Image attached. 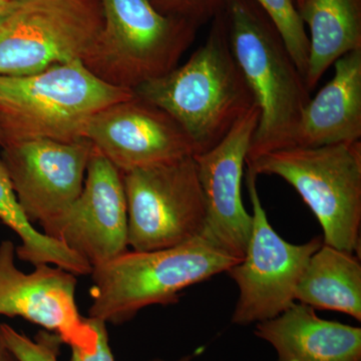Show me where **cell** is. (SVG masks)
<instances>
[{
  "mask_svg": "<svg viewBox=\"0 0 361 361\" xmlns=\"http://www.w3.org/2000/svg\"><path fill=\"white\" fill-rule=\"evenodd\" d=\"M134 92L172 116L191 137L197 155L215 147L256 106L233 56L223 9L206 42L184 65Z\"/></svg>",
  "mask_w": 361,
  "mask_h": 361,
  "instance_id": "1",
  "label": "cell"
},
{
  "mask_svg": "<svg viewBox=\"0 0 361 361\" xmlns=\"http://www.w3.org/2000/svg\"><path fill=\"white\" fill-rule=\"evenodd\" d=\"M223 11L233 56L260 111L247 163L293 146L310 92L281 35L254 0H225Z\"/></svg>",
  "mask_w": 361,
  "mask_h": 361,
  "instance_id": "2",
  "label": "cell"
},
{
  "mask_svg": "<svg viewBox=\"0 0 361 361\" xmlns=\"http://www.w3.org/2000/svg\"><path fill=\"white\" fill-rule=\"evenodd\" d=\"M134 96L97 78L80 59L35 75L0 77L1 148L32 140L80 141L92 116Z\"/></svg>",
  "mask_w": 361,
  "mask_h": 361,
  "instance_id": "3",
  "label": "cell"
},
{
  "mask_svg": "<svg viewBox=\"0 0 361 361\" xmlns=\"http://www.w3.org/2000/svg\"><path fill=\"white\" fill-rule=\"evenodd\" d=\"M240 261L202 234L161 250L129 249L90 273L89 317L113 324L129 322L149 306L178 302L188 287L228 272Z\"/></svg>",
  "mask_w": 361,
  "mask_h": 361,
  "instance_id": "4",
  "label": "cell"
},
{
  "mask_svg": "<svg viewBox=\"0 0 361 361\" xmlns=\"http://www.w3.org/2000/svg\"><path fill=\"white\" fill-rule=\"evenodd\" d=\"M104 26L82 59L94 75L134 90L177 68L199 26L160 13L149 0H101Z\"/></svg>",
  "mask_w": 361,
  "mask_h": 361,
  "instance_id": "5",
  "label": "cell"
},
{
  "mask_svg": "<svg viewBox=\"0 0 361 361\" xmlns=\"http://www.w3.org/2000/svg\"><path fill=\"white\" fill-rule=\"evenodd\" d=\"M296 190L322 225L323 243L360 256L361 142L277 149L247 161Z\"/></svg>",
  "mask_w": 361,
  "mask_h": 361,
  "instance_id": "6",
  "label": "cell"
},
{
  "mask_svg": "<svg viewBox=\"0 0 361 361\" xmlns=\"http://www.w3.org/2000/svg\"><path fill=\"white\" fill-rule=\"evenodd\" d=\"M101 0H18L0 16V77L80 59L103 30Z\"/></svg>",
  "mask_w": 361,
  "mask_h": 361,
  "instance_id": "7",
  "label": "cell"
},
{
  "mask_svg": "<svg viewBox=\"0 0 361 361\" xmlns=\"http://www.w3.org/2000/svg\"><path fill=\"white\" fill-rule=\"evenodd\" d=\"M128 206V243L154 251L201 235L206 211L194 157L122 173Z\"/></svg>",
  "mask_w": 361,
  "mask_h": 361,
  "instance_id": "8",
  "label": "cell"
},
{
  "mask_svg": "<svg viewBox=\"0 0 361 361\" xmlns=\"http://www.w3.org/2000/svg\"><path fill=\"white\" fill-rule=\"evenodd\" d=\"M257 175L247 169L253 227L245 255L228 271L239 288L232 323L249 325L272 319L295 303V290L311 256L322 246L320 236L289 243L273 229L256 187Z\"/></svg>",
  "mask_w": 361,
  "mask_h": 361,
  "instance_id": "9",
  "label": "cell"
},
{
  "mask_svg": "<svg viewBox=\"0 0 361 361\" xmlns=\"http://www.w3.org/2000/svg\"><path fill=\"white\" fill-rule=\"evenodd\" d=\"M92 149L85 139L32 140L0 149V160L26 218L32 224L39 223L51 238L82 193Z\"/></svg>",
  "mask_w": 361,
  "mask_h": 361,
  "instance_id": "10",
  "label": "cell"
},
{
  "mask_svg": "<svg viewBox=\"0 0 361 361\" xmlns=\"http://www.w3.org/2000/svg\"><path fill=\"white\" fill-rule=\"evenodd\" d=\"M75 275L51 264L25 273L16 265V247L0 243V315L23 317L56 334L63 343L85 353L97 350L99 334L75 301Z\"/></svg>",
  "mask_w": 361,
  "mask_h": 361,
  "instance_id": "11",
  "label": "cell"
},
{
  "mask_svg": "<svg viewBox=\"0 0 361 361\" xmlns=\"http://www.w3.org/2000/svg\"><path fill=\"white\" fill-rule=\"evenodd\" d=\"M259 116L256 104L215 147L194 156L206 211L202 235L241 260L253 227V218L242 203L241 183Z\"/></svg>",
  "mask_w": 361,
  "mask_h": 361,
  "instance_id": "12",
  "label": "cell"
},
{
  "mask_svg": "<svg viewBox=\"0 0 361 361\" xmlns=\"http://www.w3.org/2000/svg\"><path fill=\"white\" fill-rule=\"evenodd\" d=\"M84 139L122 173L197 155L172 116L135 94L92 116Z\"/></svg>",
  "mask_w": 361,
  "mask_h": 361,
  "instance_id": "13",
  "label": "cell"
},
{
  "mask_svg": "<svg viewBox=\"0 0 361 361\" xmlns=\"http://www.w3.org/2000/svg\"><path fill=\"white\" fill-rule=\"evenodd\" d=\"M54 239L92 269L129 250L122 172L92 149L82 193L59 223Z\"/></svg>",
  "mask_w": 361,
  "mask_h": 361,
  "instance_id": "14",
  "label": "cell"
},
{
  "mask_svg": "<svg viewBox=\"0 0 361 361\" xmlns=\"http://www.w3.org/2000/svg\"><path fill=\"white\" fill-rule=\"evenodd\" d=\"M334 66V78L304 106L292 147L360 141L361 49L344 54Z\"/></svg>",
  "mask_w": 361,
  "mask_h": 361,
  "instance_id": "15",
  "label": "cell"
},
{
  "mask_svg": "<svg viewBox=\"0 0 361 361\" xmlns=\"http://www.w3.org/2000/svg\"><path fill=\"white\" fill-rule=\"evenodd\" d=\"M254 334L274 348L276 361H361L360 327L323 319L306 304L257 323Z\"/></svg>",
  "mask_w": 361,
  "mask_h": 361,
  "instance_id": "16",
  "label": "cell"
},
{
  "mask_svg": "<svg viewBox=\"0 0 361 361\" xmlns=\"http://www.w3.org/2000/svg\"><path fill=\"white\" fill-rule=\"evenodd\" d=\"M298 11L310 27L305 82L311 92L337 59L361 49V0H307Z\"/></svg>",
  "mask_w": 361,
  "mask_h": 361,
  "instance_id": "17",
  "label": "cell"
},
{
  "mask_svg": "<svg viewBox=\"0 0 361 361\" xmlns=\"http://www.w3.org/2000/svg\"><path fill=\"white\" fill-rule=\"evenodd\" d=\"M334 310L361 322V264L355 254L326 244L311 256L295 290V301Z\"/></svg>",
  "mask_w": 361,
  "mask_h": 361,
  "instance_id": "18",
  "label": "cell"
},
{
  "mask_svg": "<svg viewBox=\"0 0 361 361\" xmlns=\"http://www.w3.org/2000/svg\"><path fill=\"white\" fill-rule=\"evenodd\" d=\"M0 220L11 228L21 244L16 248L18 259L32 265L51 264L77 275L90 274L92 266L59 240L37 231L18 204L13 185L0 160Z\"/></svg>",
  "mask_w": 361,
  "mask_h": 361,
  "instance_id": "19",
  "label": "cell"
},
{
  "mask_svg": "<svg viewBox=\"0 0 361 361\" xmlns=\"http://www.w3.org/2000/svg\"><path fill=\"white\" fill-rule=\"evenodd\" d=\"M281 35L287 51L305 78L310 58V37L293 0H254Z\"/></svg>",
  "mask_w": 361,
  "mask_h": 361,
  "instance_id": "20",
  "label": "cell"
},
{
  "mask_svg": "<svg viewBox=\"0 0 361 361\" xmlns=\"http://www.w3.org/2000/svg\"><path fill=\"white\" fill-rule=\"evenodd\" d=\"M0 341L18 361H59L63 344L52 332L39 331L32 341L7 324H0Z\"/></svg>",
  "mask_w": 361,
  "mask_h": 361,
  "instance_id": "21",
  "label": "cell"
},
{
  "mask_svg": "<svg viewBox=\"0 0 361 361\" xmlns=\"http://www.w3.org/2000/svg\"><path fill=\"white\" fill-rule=\"evenodd\" d=\"M160 13L183 18L199 26L222 11L225 0H149Z\"/></svg>",
  "mask_w": 361,
  "mask_h": 361,
  "instance_id": "22",
  "label": "cell"
},
{
  "mask_svg": "<svg viewBox=\"0 0 361 361\" xmlns=\"http://www.w3.org/2000/svg\"><path fill=\"white\" fill-rule=\"evenodd\" d=\"M90 320L99 334L97 350L92 353H85L78 349L71 348L73 353H71V361H115L113 353H111L110 342H109L106 323L102 320L94 319V318H90Z\"/></svg>",
  "mask_w": 361,
  "mask_h": 361,
  "instance_id": "23",
  "label": "cell"
},
{
  "mask_svg": "<svg viewBox=\"0 0 361 361\" xmlns=\"http://www.w3.org/2000/svg\"><path fill=\"white\" fill-rule=\"evenodd\" d=\"M0 361H18L0 341Z\"/></svg>",
  "mask_w": 361,
  "mask_h": 361,
  "instance_id": "24",
  "label": "cell"
},
{
  "mask_svg": "<svg viewBox=\"0 0 361 361\" xmlns=\"http://www.w3.org/2000/svg\"><path fill=\"white\" fill-rule=\"evenodd\" d=\"M11 4V0H0V16L8 8L9 4Z\"/></svg>",
  "mask_w": 361,
  "mask_h": 361,
  "instance_id": "25",
  "label": "cell"
},
{
  "mask_svg": "<svg viewBox=\"0 0 361 361\" xmlns=\"http://www.w3.org/2000/svg\"><path fill=\"white\" fill-rule=\"evenodd\" d=\"M306 1H307V0H293L294 4H295L296 8L298 9V11L304 6Z\"/></svg>",
  "mask_w": 361,
  "mask_h": 361,
  "instance_id": "26",
  "label": "cell"
},
{
  "mask_svg": "<svg viewBox=\"0 0 361 361\" xmlns=\"http://www.w3.org/2000/svg\"><path fill=\"white\" fill-rule=\"evenodd\" d=\"M192 358H193V355H187V356H184V357H182V358H180V360H177V361H191ZM151 361H164V360H151Z\"/></svg>",
  "mask_w": 361,
  "mask_h": 361,
  "instance_id": "27",
  "label": "cell"
},
{
  "mask_svg": "<svg viewBox=\"0 0 361 361\" xmlns=\"http://www.w3.org/2000/svg\"><path fill=\"white\" fill-rule=\"evenodd\" d=\"M0 148H1V137H0Z\"/></svg>",
  "mask_w": 361,
  "mask_h": 361,
  "instance_id": "28",
  "label": "cell"
},
{
  "mask_svg": "<svg viewBox=\"0 0 361 361\" xmlns=\"http://www.w3.org/2000/svg\"><path fill=\"white\" fill-rule=\"evenodd\" d=\"M11 1H18V0H11Z\"/></svg>",
  "mask_w": 361,
  "mask_h": 361,
  "instance_id": "29",
  "label": "cell"
}]
</instances>
